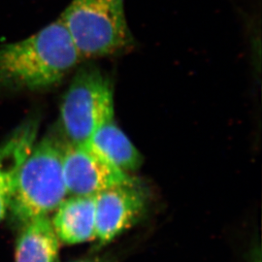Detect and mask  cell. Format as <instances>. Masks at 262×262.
I'll list each match as a JSON object with an SVG mask.
<instances>
[{"mask_svg": "<svg viewBox=\"0 0 262 262\" xmlns=\"http://www.w3.org/2000/svg\"><path fill=\"white\" fill-rule=\"evenodd\" d=\"M83 60L58 18L29 37L0 44V88L46 90L59 84Z\"/></svg>", "mask_w": 262, "mask_h": 262, "instance_id": "6da1fadb", "label": "cell"}, {"mask_svg": "<svg viewBox=\"0 0 262 262\" xmlns=\"http://www.w3.org/2000/svg\"><path fill=\"white\" fill-rule=\"evenodd\" d=\"M64 144L51 133L36 141L24 161L9 207L16 225L50 216L68 196L62 169Z\"/></svg>", "mask_w": 262, "mask_h": 262, "instance_id": "7a4b0ae2", "label": "cell"}, {"mask_svg": "<svg viewBox=\"0 0 262 262\" xmlns=\"http://www.w3.org/2000/svg\"><path fill=\"white\" fill-rule=\"evenodd\" d=\"M59 18L84 60L119 56L135 46L124 0H72Z\"/></svg>", "mask_w": 262, "mask_h": 262, "instance_id": "3957f363", "label": "cell"}, {"mask_svg": "<svg viewBox=\"0 0 262 262\" xmlns=\"http://www.w3.org/2000/svg\"><path fill=\"white\" fill-rule=\"evenodd\" d=\"M115 119L112 80L94 63L77 67L62 97L59 121L66 142L86 143L100 125Z\"/></svg>", "mask_w": 262, "mask_h": 262, "instance_id": "277c9868", "label": "cell"}, {"mask_svg": "<svg viewBox=\"0 0 262 262\" xmlns=\"http://www.w3.org/2000/svg\"><path fill=\"white\" fill-rule=\"evenodd\" d=\"M62 169L68 195L95 196L104 190L136 182L93 150L88 143L66 142Z\"/></svg>", "mask_w": 262, "mask_h": 262, "instance_id": "5b68a950", "label": "cell"}, {"mask_svg": "<svg viewBox=\"0 0 262 262\" xmlns=\"http://www.w3.org/2000/svg\"><path fill=\"white\" fill-rule=\"evenodd\" d=\"M146 204V193L137 182L111 187L95 195V240L102 246L112 242L138 222Z\"/></svg>", "mask_w": 262, "mask_h": 262, "instance_id": "8992f818", "label": "cell"}, {"mask_svg": "<svg viewBox=\"0 0 262 262\" xmlns=\"http://www.w3.org/2000/svg\"><path fill=\"white\" fill-rule=\"evenodd\" d=\"M38 121L28 120L0 145V223L9 211L19 168L37 141Z\"/></svg>", "mask_w": 262, "mask_h": 262, "instance_id": "52a82bcc", "label": "cell"}, {"mask_svg": "<svg viewBox=\"0 0 262 262\" xmlns=\"http://www.w3.org/2000/svg\"><path fill=\"white\" fill-rule=\"evenodd\" d=\"M59 242L79 245L95 240L94 196L68 195L51 219Z\"/></svg>", "mask_w": 262, "mask_h": 262, "instance_id": "ba28073f", "label": "cell"}, {"mask_svg": "<svg viewBox=\"0 0 262 262\" xmlns=\"http://www.w3.org/2000/svg\"><path fill=\"white\" fill-rule=\"evenodd\" d=\"M89 146L113 166L129 174L140 169V150L113 119L100 125L86 142Z\"/></svg>", "mask_w": 262, "mask_h": 262, "instance_id": "9c48e42d", "label": "cell"}, {"mask_svg": "<svg viewBox=\"0 0 262 262\" xmlns=\"http://www.w3.org/2000/svg\"><path fill=\"white\" fill-rule=\"evenodd\" d=\"M60 242L50 216H40L20 225L15 262H58Z\"/></svg>", "mask_w": 262, "mask_h": 262, "instance_id": "30bf717a", "label": "cell"}, {"mask_svg": "<svg viewBox=\"0 0 262 262\" xmlns=\"http://www.w3.org/2000/svg\"><path fill=\"white\" fill-rule=\"evenodd\" d=\"M72 262H113L112 259L108 256H96V257H89V258H83Z\"/></svg>", "mask_w": 262, "mask_h": 262, "instance_id": "8fae6325", "label": "cell"}]
</instances>
